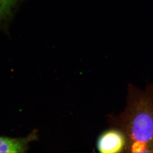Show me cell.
<instances>
[{
	"instance_id": "6da1fadb",
	"label": "cell",
	"mask_w": 153,
	"mask_h": 153,
	"mask_svg": "<svg viewBox=\"0 0 153 153\" xmlns=\"http://www.w3.org/2000/svg\"><path fill=\"white\" fill-rule=\"evenodd\" d=\"M117 123L127 138V152L153 153V82L144 90L129 86L127 105Z\"/></svg>"
},
{
	"instance_id": "7a4b0ae2",
	"label": "cell",
	"mask_w": 153,
	"mask_h": 153,
	"mask_svg": "<svg viewBox=\"0 0 153 153\" xmlns=\"http://www.w3.org/2000/svg\"><path fill=\"white\" fill-rule=\"evenodd\" d=\"M127 138L120 129H111L104 131L99 137L97 149L100 153H121L127 149Z\"/></svg>"
},
{
	"instance_id": "3957f363",
	"label": "cell",
	"mask_w": 153,
	"mask_h": 153,
	"mask_svg": "<svg viewBox=\"0 0 153 153\" xmlns=\"http://www.w3.org/2000/svg\"><path fill=\"white\" fill-rule=\"evenodd\" d=\"M35 136L34 134L22 138L0 136V153H24L27 150L30 142L35 139Z\"/></svg>"
},
{
	"instance_id": "277c9868",
	"label": "cell",
	"mask_w": 153,
	"mask_h": 153,
	"mask_svg": "<svg viewBox=\"0 0 153 153\" xmlns=\"http://www.w3.org/2000/svg\"><path fill=\"white\" fill-rule=\"evenodd\" d=\"M16 0H0V28Z\"/></svg>"
}]
</instances>
